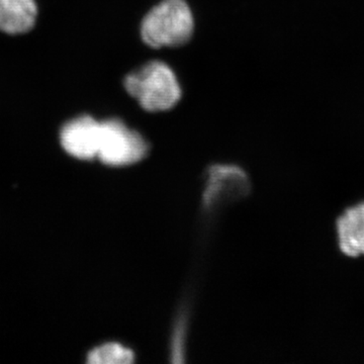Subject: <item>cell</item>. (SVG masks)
<instances>
[{"instance_id":"obj_1","label":"cell","mask_w":364,"mask_h":364,"mask_svg":"<svg viewBox=\"0 0 364 364\" xmlns=\"http://www.w3.org/2000/svg\"><path fill=\"white\" fill-rule=\"evenodd\" d=\"M124 86L145 111H169L178 104L181 88L176 74L161 61H150L126 76Z\"/></svg>"},{"instance_id":"obj_2","label":"cell","mask_w":364,"mask_h":364,"mask_svg":"<svg viewBox=\"0 0 364 364\" xmlns=\"http://www.w3.org/2000/svg\"><path fill=\"white\" fill-rule=\"evenodd\" d=\"M195 28L186 0H162L144 16L141 38L151 48L181 47L191 41Z\"/></svg>"},{"instance_id":"obj_3","label":"cell","mask_w":364,"mask_h":364,"mask_svg":"<svg viewBox=\"0 0 364 364\" xmlns=\"http://www.w3.org/2000/svg\"><path fill=\"white\" fill-rule=\"evenodd\" d=\"M149 153L144 136L128 128L121 119H111L100 123L97 157L109 166H129L142 161Z\"/></svg>"},{"instance_id":"obj_4","label":"cell","mask_w":364,"mask_h":364,"mask_svg":"<svg viewBox=\"0 0 364 364\" xmlns=\"http://www.w3.org/2000/svg\"><path fill=\"white\" fill-rule=\"evenodd\" d=\"M100 123L90 116L72 119L61 131L62 147L71 156L90 160L97 157Z\"/></svg>"},{"instance_id":"obj_5","label":"cell","mask_w":364,"mask_h":364,"mask_svg":"<svg viewBox=\"0 0 364 364\" xmlns=\"http://www.w3.org/2000/svg\"><path fill=\"white\" fill-rule=\"evenodd\" d=\"M246 186L247 176L243 170L232 165H217L210 170L203 200L210 207L227 196L242 195Z\"/></svg>"},{"instance_id":"obj_6","label":"cell","mask_w":364,"mask_h":364,"mask_svg":"<svg viewBox=\"0 0 364 364\" xmlns=\"http://www.w3.org/2000/svg\"><path fill=\"white\" fill-rule=\"evenodd\" d=\"M340 251L347 257L364 256V203L347 208L336 222Z\"/></svg>"},{"instance_id":"obj_7","label":"cell","mask_w":364,"mask_h":364,"mask_svg":"<svg viewBox=\"0 0 364 364\" xmlns=\"http://www.w3.org/2000/svg\"><path fill=\"white\" fill-rule=\"evenodd\" d=\"M37 14L35 0H0V31L9 35L30 32Z\"/></svg>"},{"instance_id":"obj_8","label":"cell","mask_w":364,"mask_h":364,"mask_svg":"<svg viewBox=\"0 0 364 364\" xmlns=\"http://www.w3.org/2000/svg\"><path fill=\"white\" fill-rule=\"evenodd\" d=\"M135 355L131 349L119 343H107L97 347L88 355L91 364H128L133 363Z\"/></svg>"}]
</instances>
